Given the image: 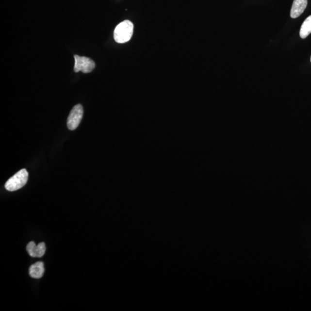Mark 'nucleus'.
Returning a JSON list of instances; mask_svg holds the SVG:
<instances>
[{
    "instance_id": "1",
    "label": "nucleus",
    "mask_w": 311,
    "mask_h": 311,
    "mask_svg": "<svg viewBox=\"0 0 311 311\" xmlns=\"http://www.w3.org/2000/svg\"><path fill=\"white\" fill-rule=\"evenodd\" d=\"M133 24L129 20H125L117 26L114 33V38L118 44H124L130 41L133 36Z\"/></svg>"
},
{
    "instance_id": "2",
    "label": "nucleus",
    "mask_w": 311,
    "mask_h": 311,
    "mask_svg": "<svg viewBox=\"0 0 311 311\" xmlns=\"http://www.w3.org/2000/svg\"><path fill=\"white\" fill-rule=\"evenodd\" d=\"M28 178H29V174L26 169H21L6 182L5 189L9 192H15L20 189L26 185Z\"/></svg>"
},
{
    "instance_id": "3",
    "label": "nucleus",
    "mask_w": 311,
    "mask_h": 311,
    "mask_svg": "<svg viewBox=\"0 0 311 311\" xmlns=\"http://www.w3.org/2000/svg\"><path fill=\"white\" fill-rule=\"evenodd\" d=\"M75 66L74 70L76 73L82 71L84 73H90L95 67V63L91 58L79 56L75 55Z\"/></svg>"
},
{
    "instance_id": "4",
    "label": "nucleus",
    "mask_w": 311,
    "mask_h": 311,
    "mask_svg": "<svg viewBox=\"0 0 311 311\" xmlns=\"http://www.w3.org/2000/svg\"><path fill=\"white\" fill-rule=\"evenodd\" d=\"M83 113V107L81 104H77L74 106L72 110L70 111L68 118H67V126L70 131H74L78 127L80 122H81Z\"/></svg>"
},
{
    "instance_id": "5",
    "label": "nucleus",
    "mask_w": 311,
    "mask_h": 311,
    "mask_svg": "<svg viewBox=\"0 0 311 311\" xmlns=\"http://www.w3.org/2000/svg\"><path fill=\"white\" fill-rule=\"evenodd\" d=\"M27 251L32 257L41 258L44 256L46 251L45 243H40L36 245L34 242H30L27 246Z\"/></svg>"
},
{
    "instance_id": "6",
    "label": "nucleus",
    "mask_w": 311,
    "mask_h": 311,
    "mask_svg": "<svg viewBox=\"0 0 311 311\" xmlns=\"http://www.w3.org/2000/svg\"><path fill=\"white\" fill-rule=\"evenodd\" d=\"M307 3V0H294L291 11V17L295 18L299 17L306 9Z\"/></svg>"
},
{
    "instance_id": "7",
    "label": "nucleus",
    "mask_w": 311,
    "mask_h": 311,
    "mask_svg": "<svg viewBox=\"0 0 311 311\" xmlns=\"http://www.w3.org/2000/svg\"><path fill=\"white\" fill-rule=\"evenodd\" d=\"M44 264L42 262H38L30 266L29 274L32 278L39 279L42 278L44 275Z\"/></svg>"
},
{
    "instance_id": "8",
    "label": "nucleus",
    "mask_w": 311,
    "mask_h": 311,
    "mask_svg": "<svg viewBox=\"0 0 311 311\" xmlns=\"http://www.w3.org/2000/svg\"><path fill=\"white\" fill-rule=\"evenodd\" d=\"M311 33V15L304 21L301 27L300 35L301 38H306Z\"/></svg>"
},
{
    "instance_id": "9",
    "label": "nucleus",
    "mask_w": 311,
    "mask_h": 311,
    "mask_svg": "<svg viewBox=\"0 0 311 311\" xmlns=\"http://www.w3.org/2000/svg\"></svg>"
}]
</instances>
